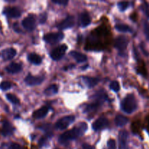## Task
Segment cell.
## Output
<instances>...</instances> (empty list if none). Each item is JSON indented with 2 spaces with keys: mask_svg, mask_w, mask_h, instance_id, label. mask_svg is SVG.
<instances>
[{
  "mask_svg": "<svg viewBox=\"0 0 149 149\" xmlns=\"http://www.w3.org/2000/svg\"><path fill=\"white\" fill-rule=\"evenodd\" d=\"M17 54L15 49L14 48H7V49H4L1 51V57L4 61H10V60L13 59Z\"/></svg>",
  "mask_w": 149,
  "mask_h": 149,
  "instance_id": "obj_14",
  "label": "cell"
},
{
  "mask_svg": "<svg viewBox=\"0 0 149 149\" xmlns=\"http://www.w3.org/2000/svg\"><path fill=\"white\" fill-rule=\"evenodd\" d=\"M107 149H116V142L114 140L111 139L108 141Z\"/></svg>",
  "mask_w": 149,
  "mask_h": 149,
  "instance_id": "obj_32",
  "label": "cell"
},
{
  "mask_svg": "<svg viewBox=\"0 0 149 149\" xmlns=\"http://www.w3.org/2000/svg\"><path fill=\"white\" fill-rule=\"evenodd\" d=\"M64 38L63 33L61 32H55V33H47L44 36V40L49 44H56L61 42Z\"/></svg>",
  "mask_w": 149,
  "mask_h": 149,
  "instance_id": "obj_4",
  "label": "cell"
},
{
  "mask_svg": "<svg viewBox=\"0 0 149 149\" xmlns=\"http://www.w3.org/2000/svg\"><path fill=\"white\" fill-rule=\"evenodd\" d=\"M46 20H47V14H46V13H43V14L41 15L40 20H40V23L43 24V23H45V21H46Z\"/></svg>",
  "mask_w": 149,
  "mask_h": 149,
  "instance_id": "obj_34",
  "label": "cell"
},
{
  "mask_svg": "<svg viewBox=\"0 0 149 149\" xmlns=\"http://www.w3.org/2000/svg\"><path fill=\"white\" fill-rule=\"evenodd\" d=\"M52 2L54 3V4L65 6L66 5V4H68V1H67V0H52Z\"/></svg>",
  "mask_w": 149,
  "mask_h": 149,
  "instance_id": "obj_33",
  "label": "cell"
},
{
  "mask_svg": "<svg viewBox=\"0 0 149 149\" xmlns=\"http://www.w3.org/2000/svg\"><path fill=\"white\" fill-rule=\"evenodd\" d=\"M128 45V39L126 36H118L116 39H115V44L114 46L116 49L120 52H123L125 50Z\"/></svg>",
  "mask_w": 149,
  "mask_h": 149,
  "instance_id": "obj_7",
  "label": "cell"
},
{
  "mask_svg": "<svg viewBox=\"0 0 149 149\" xmlns=\"http://www.w3.org/2000/svg\"><path fill=\"white\" fill-rule=\"evenodd\" d=\"M82 148L83 149H93V147L91 146L90 145H89V144L87 143H84L82 145Z\"/></svg>",
  "mask_w": 149,
  "mask_h": 149,
  "instance_id": "obj_35",
  "label": "cell"
},
{
  "mask_svg": "<svg viewBox=\"0 0 149 149\" xmlns=\"http://www.w3.org/2000/svg\"><path fill=\"white\" fill-rule=\"evenodd\" d=\"M6 97H7V99L9 100V101L11 102V103H13V104L17 105L20 103V100H19V99L17 98L15 95L11 94V93H9V94H7Z\"/></svg>",
  "mask_w": 149,
  "mask_h": 149,
  "instance_id": "obj_25",
  "label": "cell"
},
{
  "mask_svg": "<svg viewBox=\"0 0 149 149\" xmlns=\"http://www.w3.org/2000/svg\"><path fill=\"white\" fill-rule=\"evenodd\" d=\"M12 87V84L10 81H2L1 83H0V89L3 91H6L7 90H10Z\"/></svg>",
  "mask_w": 149,
  "mask_h": 149,
  "instance_id": "obj_27",
  "label": "cell"
},
{
  "mask_svg": "<svg viewBox=\"0 0 149 149\" xmlns=\"http://www.w3.org/2000/svg\"><path fill=\"white\" fill-rule=\"evenodd\" d=\"M5 70L10 74H17L22 71V65L17 63H11L6 67Z\"/></svg>",
  "mask_w": 149,
  "mask_h": 149,
  "instance_id": "obj_16",
  "label": "cell"
},
{
  "mask_svg": "<svg viewBox=\"0 0 149 149\" xmlns=\"http://www.w3.org/2000/svg\"><path fill=\"white\" fill-rule=\"evenodd\" d=\"M68 47L66 45H61L58 46V47L55 48L51 52L50 57L54 61H59L63 57L66 52Z\"/></svg>",
  "mask_w": 149,
  "mask_h": 149,
  "instance_id": "obj_5",
  "label": "cell"
},
{
  "mask_svg": "<svg viewBox=\"0 0 149 149\" xmlns=\"http://www.w3.org/2000/svg\"><path fill=\"white\" fill-rule=\"evenodd\" d=\"M87 129V125L85 122H81L72 130L66 131L59 137V142L61 143H66L69 141L79 138L85 132Z\"/></svg>",
  "mask_w": 149,
  "mask_h": 149,
  "instance_id": "obj_1",
  "label": "cell"
},
{
  "mask_svg": "<svg viewBox=\"0 0 149 149\" xmlns=\"http://www.w3.org/2000/svg\"><path fill=\"white\" fill-rule=\"evenodd\" d=\"M3 13L6 16L11 18H17L21 15V11L17 7H6L3 10Z\"/></svg>",
  "mask_w": 149,
  "mask_h": 149,
  "instance_id": "obj_8",
  "label": "cell"
},
{
  "mask_svg": "<svg viewBox=\"0 0 149 149\" xmlns=\"http://www.w3.org/2000/svg\"><path fill=\"white\" fill-rule=\"evenodd\" d=\"M142 9L143 10L144 13L146 14V15L149 18V4L148 3L144 2L142 5Z\"/></svg>",
  "mask_w": 149,
  "mask_h": 149,
  "instance_id": "obj_31",
  "label": "cell"
},
{
  "mask_svg": "<svg viewBox=\"0 0 149 149\" xmlns=\"http://www.w3.org/2000/svg\"><path fill=\"white\" fill-rule=\"evenodd\" d=\"M138 107L137 100L134 95L129 94L123 99L121 103L122 111L127 113H132L135 111Z\"/></svg>",
  "mask_w": 149,
  "mask_h": 149,
  "instance_id": "obj_2",
  "label": "cell"
},
{
  "mask_svg": "<svg viewBox=\"0 0 149 149\" xmlns=\"http://www.w3.org/2000/svg\"><path fill=\"white\" fill-rule=\"evenodd\" d=\"M74 17L73 16H68L64 20H63L61 23L58 26V29L61 30H65V29H69L74 26Z\"/></svg>",
  "mask_w": 149,
  "mask_h": 149,
  "instance_id": "obj_13",
  "label": "cell"
},
{
  "mask_svg": "<svg viewBox=\"0 0 149 149\" xmlns=\"http://www.w3.org/2000/svg\"><path fill=\"white\" fill-rule=\"evenodd\" d=\"M115 29L118 31L123 32V33H126V32H132V28L130 27L129 26L125 24H117L115 26Z\"/></svg>",
  "mask_w": 149,
  "mask_h": 149,
  "instance_id": "obj_24",
  "label": "cell"
},
{
  "mask_svg": "<svg viewBox=\"0 0 149 149\" xmlns=\"http://www.w3.org/2000/svg\"><path fill=\"white\" fill-rule=\"evenodd\" d=\"M15 130V128L8 121H4L2 123V127L1 130V134L3 136L11 135Z\"/></svg>",
  "mask_w": 149,
  "mask_h": 149,
  "instance_id": "obj_12",
  "label": "cell"
},
{
  "mask_svg": "<svg viewBox=\"0 0 149 149\" xmlns=\"http://www.w3.org/2000/svg\"><path fill=\"white\" fill-rule=\"evenodd\" d=\"M70 55L76 60L78 63H84L85 61H87V58L85 55L81 53V52H79L77 51H71L70 52Z\"/></svg>",
  "mask_w": 149,
  "mask_h": 149,
  "instance_id": "obj_19",
  "label": "cell"
},
{
  "mask_svg": "<svg viewBox=\"0 0 149 149\" xmlns=\"http://www.w3.org/2000/svg\"><path fill=\"white\" fill-rule=\"evenodd\" d=\"M143 32L146 38L149 40V23L147 21L143 22Z\"/></svg>",
  "mask_w": 149,
  "mask_h": 149,
  "instance_id": "obj_30",
  "label": "cell"
},
{
  "mask_svg": "<svg viewBox=\"0 0 149 149\" xmlns=\"http://www.w3.org/2000/svg\"><path fill=\"white\" fill-rule=\"evenodd\" d=\"M129 119L122 115H117L115 118V124L118 127H123L128 123Z\"/></svg>",
  "mask_w": 149,
  "mask_h": 149,
  "instance_id": "obj_21",
  "label": "cell"
},
{
  "mask_svg": "<svg viewBox=\"0 0 149 149\" xmlns=\"http://www.w3.org/2000/svg\"><path fill=\"white\" fill-rule=\"evenodd\" d=\"M106 97H107V95L106 94V92L103 91V90L98 92V93H97V94L95 95V103H97V104H98L100 106L102 103H103L105 101V100L106 99Z\"/></svg>",
  "mask_w": 149,
  "mask_h": 149,
  "instance_id": "obj_23",
  "label": "cell"
},
{
  "mask_svg": "<svg viewBox=\"0 0 149 149\" xmlns=\"http://www.w3.org/2000/svg\"><path fill=\"white\" fill-rule=\"evenodd\" d=\"M84 84L89 87V88H93L95 86L97 85L99 82V79L97 78L90 77H84L82 78Z\"/></svg>",
  "mask_w": 149,
  "mask_h": 149,
  "instance_id": "obj_18",
  "label": "cell"
},
{
  "mask_svg": "<svg viewBox=\"0 0 149 149\" xmlns=\"http://www.w3.org/2000/svg\"><path fill=\"white\" fill-rule=\"evenodd\" d=\"M75 121L74 116H66L61 118L55 123V128L58 130H65Z\"/></svg>",
  "mask_w": 149,
  "mask_h": 149,
  "instance_id": "obj_3",
  "label": "cell"
},
{
  "mask_svg": "<svg viewBox=\"0 0 149 149\" xmlns=\"http://www.w3.org/2000/svg\"><path fill=\"white\" fill-rule=\"evenodd\" d=\"M22 26H23L25 29L29 31L34 30L36 26L35 15L31 14L25 17L22 21Z\"/></svg>",
  "mask_w": 149,
  "mask_h": 149,
  "instance_id": "obj_6",
  "label": "cell"
},
{
  "mask_svg": "<svg viewBox=\"0 0 149 149\" xmlns=\"http://www.w3.org/2000/svg\"><path fill=\"white\" fill-rule=\"evenodd\" d=\"M128 132L126 130H122L119 135V149H128L127 148Z\"/></svg>",
  "mask_w": 149,
  "mask_h": 149,
  "instance_id": "obj_11",
  "label": "cell"
},
{
  "mask_svg": "<svg viewBox=\"0 0 149 149\" xmlns=\"http://www.w3.org/2000/svg\"><path fill=\"white\" fill-rule=\"evenodd\" d=\"M48 111H49V109L47 106H43V107L40 108V109H37L33 113V117L36 119H40L42 118L45 117L47 115Z\"/></svg>",
  "mask_w": 149,
  "mask_h": 149,
  "instance_id": "obj_15",
  "label": "cell"
},
{
  "mask_svg": "<svg viewBox=\"0 0 149 149\" xmlns=\"http://www.w3.org/2000/svg\"><path fill=\"white\" fill-rule=\"evenodd\" d=\"M25 83L29 86H36L42 84L44 81V77H34L31 74H28L24 79Z\"/></svg>",
  "mask_w": 149,
  "mask_h": 149,
  "instance_id": "obj_9",
  "label": "cell"
},
{
  "mask_svg": "<svg viewBox=\"0 0 149 149\" xmlns=\"http://www.w3.org/2000/svg\"><path fill=\"white\" fill-rule=\"evenodd\" d=\"M58 92V87L56 84H52V85L49 86L46 90H45V94L47 96L54 95L57 94Z\"/></svg>",
  "mask_w": 149,
  "mask_h": 149,
  "instance_id": "obj_22",
  "label": "cell"
},
{
  "mask_svg": "<svg viewBox=\"0 0 149 149\" xmlns=\"http://www.w3.org/2000/svg\"><path fill=\"white\" fill-rule=\"evenodd\" d=\"M109 126V120L106 117H100L93 123V129L95 131H99L105 129Z\"/></svg>",
  "mask_w": 149,
  "mask_h": 149,
  "instance_id": "obj_10",
  "label": "cell"
},
{
  "mask_svg": "<svg viewBox=\"0 0 149 149\" xmlns=\"http://www.w3.org/2000/svg\"><path fill=\"white\" fill-rule=\"evenodd\" d=\"M118 7L122 12L125 11L129 7V2L127 1H120L118 3Z\"/></svg>",
  "mask_w": 149,
  "mask_h": 149,
  "instance_id": "obj_29",
  "label": "cell"
},
{
  "mask_svg": "<svg viewBox=\"0 0 149 149\" xmlns=\"http://www.w3.org/2000/svg\"><path fill=\"white\" fill-rule=\"evenodd\" d=\"M109 87H110V88L111 89L113 92H115V93H117V92H119V90H120V86H119V82L116 81H112L110 84V85H109Z\"/></svg>",
  "mask_w": 149,
  "mask_h": 149,
  "instance_id": "obj_28",
  "label": "cell"
},
{
  "mask_svg": "<svg viewBox=\"0 0 149 149\" xmlns=\"http://www.w3.org/2000/svg\"><path fill=\"white\" fill-rule=\"evenodd\" d=\"M1 149H23L19 144L15 143H11L9 144H5L1 146Z\"/></svg>",
  "mask_w": 149,
  "mask_h": 149,
  "instance_id": "obj_26",
  "label": "cell"
},
{
  "mask_svg": "<svg viewBox=\"0 0 149 149\" xmlns=\"http://www.w3.org/2000/svg\"><path fill=\"white\" fill-rule=\"evenodd\" d=\"M28 61L31 62V63L35 64V65H39L42 63V57L39 56V55L35 53H30L28 55Z\"/></svg>",
  "mask_w": 149,
  "mask_h": 149,
  "instance_id": "obj_20",
  "label": "cell"
},
{
  "mask_svg": "<svg viewBox=\"0 0 149 149\" xmlns=\"http://www.w3.org/2000/svg\"><path fill=\"white\" fill-rule=\"evenodd\" d=\"M91 23V18L87 13H82L79 16V25L81 27H87Z\"/></svg>",
  "mask_w": 149,
  "mask_h": 149,
  "instance_id": "obj_17",
  "label": "cell"
}]
</instances>
